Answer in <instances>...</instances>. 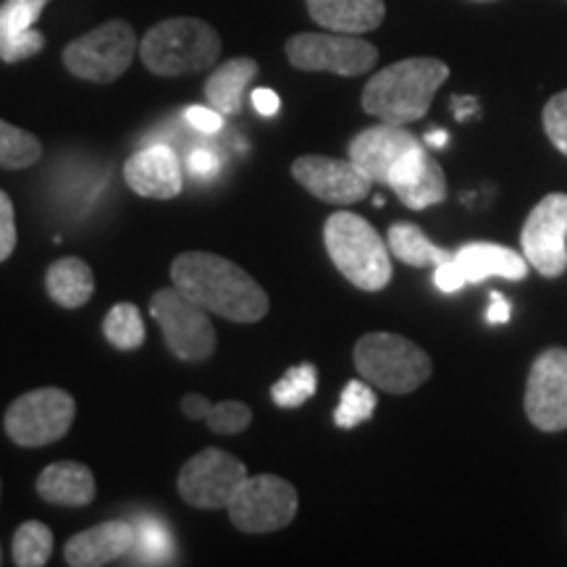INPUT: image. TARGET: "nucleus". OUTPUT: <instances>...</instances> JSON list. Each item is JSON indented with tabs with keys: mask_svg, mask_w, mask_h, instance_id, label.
Here are the masks:
<instances>
[{
	"mask_svg": "<svg viewBox=\"0 0 567 567\" xmlns=\"http://www.w3.org/2000/svg\"><path fill=\"white\" fill-rule=\"evenodd\" d=\"M137 542H134L132 555L137 565H174L176 563V544L172 530L163 520L153 515H142L134 520Z\"/></svg>",
	"mask_w": 567,
	"mask_h": 567,
	"instance_id": "25",
	"label": "nucleus"
},
{
	"mask_svg": "<svg viewBox=\"0 0 567 567\" xmlns=\"http://www.w3.org/2000/svg\"><path fill=\"white\" fill-rule=\"evenodd\" d=\"M297 488L279 476H247L226 507L231 523L245 534H271L287 528L297 515Z\"/></svg>",
	"mask_w": 567,
	"mask_h": 567,
	"instance_id": "10",
	"label": "nucleus"
},
{
	"mask_svg": "<svg viewBox=\"0 0 567 567\" xmlns=\"http://www.w3.org/2000/svg\"><path fill=\"white\" fill-rule=\"evenodd\" d=\"M417 145H421V140L405 126L381 122L354 134L350 142V161L373 184H386L400 158H405Z\"/></svg>",
	"mask_w": 567,
	"mask_h": 567,
	"instance_id": "15",
	"label": "nucleus"
},
{
	"mask_svg": "<svg viewBox=\"0 0 567 567\" xmlns=\"http://www.w3.org/2000/svg\"><path fill=\"white\" fill-rule=\"evenodd\" d=\"M323 243L339 274L363 292H381L392 281V252L371 221L339 210L326 218Z\"/></svg>",
	"mask_w": 567,
	"mask_h": 567,
	"instance_id": "3",
	"label": "nucleus"
},
{
	"mask_svg": "<svg viewBox=\"0 0 567 567\" xmlns=\"http://www.w3.org/2000/svg\"><path fill=\"white\" fill-rule=\"evenodd\" d=\"M124 182L140 197L151 200H174L184 189L182 161L174 147L155 142L142 147L124 163Z\"/></svg>",
	"mask_w": 567,
	"mask_h": 567,
	"instance_id": "16",
	"label": "nucleus"
},
{
	"mask_svg": "<svg viewBox=\"0 0 567 567\" xmlns=\"http://www.w3.org/2000/svg\"><path fill=\"white\" fill-rule=\"evenodd\" d=\"M452 105H455L457 118H467V116H473V113L478 111V103L473 101V97H457V101Z\"/></svg>",
	"mask_w": 567,
	"mask_h": 567,
	"instance_id": "41",
	"label": "nucleus"
},
{
	"mask_svg": "<svg viewBox=\"0 0 567 567\" xmlns=\"http://www.w3.org/2000/svg\"><path fill=\"white\" fill-rule=\"evenodd\" d=\"M53 530L40 520H27L21 523L13 534L11 555L13 565L19 567H42L48 565V559L53 555Z\"/></svg>",
	"mask_w": 567,
	"mask_h": 567,
	"instance_id": "26",
	"label": "nucleus"
},
{
	"mask_svg": "<svg viewBox=\"0 0 567 567\" xmlns=\"http://www.w3.org/2000/svg\"><path fill=\"white\" fill-rule=\"evenodd\" d=\"M172 281L184 297L226 321L258 323L271 310L266 289L221 255L182 252L172 264Z\"/></svg>",
	"mask_w": 567,
	"mask_h": 567,
	"instance_id": "1",
	"label": "nucleus"
},
{
	"mask_svg": "<svg viewBox=\"0 0 567 567\" xmlns=\"http://www.w3.org/2000/svg\"><path fill=\"white\" fill-rule=\"evenodd\" d=\"M184 118H187V124L197 132L218 134L224 130V118L226 116L213 109V105H189V109L184 111Z\"/></svg>",
	"mask_w": 567,
	"mask_h": 567,
	"instance_id": "36",
	"label": "nucleus"
},
{
	"mask_svg": "<svg viewBox=\"0 0 567 567\" xmlns=\"http://www.w3.org/2000/svg\"><path fill=\"white\" fill-rule=\"evenodd\" d=\"M51 0H3L0 3V61L19 63L45 51L38 21Z\"/></svg>",
	"mask_w": 567,
	"mask_h": 567,
	"instance_id": "17",
	"label": "nucleus"
},
{
	"mask_svg": "<svg viewBox=\"0 0 567 567\" xmlns=\"http://www.w3.org/2000/svg\"><path fill=\"white\" fill-rule=\"evenodd\" d=\"M318 389V371L313 363H300L295 368H289L287 373L281 375L279 381L271 386V400L274 405H279L284 410L300 408L310 396L316 394Z\"/></svg>",
	"mask_w": 567,
	"mask_h": 567,
	"instance_id": "30",
	"label": "nucleus"
},
{
	"mask_svg": "<svg viewBox=\"0 0 567 567\" xmlns=\"http://www.w3.org/2000/svg\"><path fill=\"white\" fill-rule=\"evenodd\" d=\"M151 316L174 358L184 363H203L216 352V329L208 310L184 297L176 287L161 289L151 300Z\"/></svg>",
	"mask_w": 567,
	"mask_h": 567,
	"instance_id": "7",
	"label": "nucleus"
},
{
	"mask_svg": "<svg viewBox=\"0 0 567 567\" xmlns=\"http://www.w3.org/2000/svg\"><path fill=\"white\" fill-rule=\"evenodd\" d=\"M375 405H379V400H375V392L365 379L350 381V384L342 389V400H339L334 423L339 429H354V425L371 421Z\"/></svg>",
	"mask_w": 567,
	"mask_h": 567,
	"instance_id": "31",
	"label": "nucleus"
},
{
	"mask_svg": "<svg viewBox=\"0 0 567 567\" xmlns=\"http://www.w3.org/2000/svg\"><path fill=\"white\" fill-rule=\"evenodd\" d=\"M354 368L368 384L389 394H410L425 384L434 363L421 347L400 334L375 331L354 344Z\"/></svg>",
	"mask_w": 567,
	"mask_h": 567,
	"instance_id": "5",
	"label": "nucleus"
},
{
	"mask_svg": "<svg viewBox=\"0 0 567 567\" xmlns=\"http://www.w3.org/2000/svg\"><path fill=\"white\" fill-rule=\"evenodd\" d=\"M542 122H544V132H547V137L551 140V145H555L557 151L567 158V90L551 95V101L544 105Z\"/></svg>",
	"mask_w": 567,
	"mask_h": 567,
	"instance_id": "33",
	"label": "nucleus"
},
{
	"mask_svg": "<svg viewBox=\"0 0 567 567\" xmlns=\"http://www.w3.org/2000/svg\"><path fill=\"white\" fill-rule=\"evenodd\" d=\"M245 478L247 467L243 460L216 450V446H208L182 465L176 488L189 507L226 509L239 486L245 484Z\"/></svg>",
	"mask_w": 567,
	"mask_h": 567,
	"instance_id": "11",
	"label": "nucleus"
},
{
	"mask_svg": "<svg viewBox=\"0 0 567 567\" xmlns=\"http://www.w3.org/2000/svg\"><path fill=\"white\" fill-rule=\"evenodd\" d=\"M292 176L302 189L331 205H352L371 195L373 182L352 161L329 155H300L292 163Z\"/></svg>",
	"mask_w": 567,
	"mask_h": 567,
	"instance_id": "14",
	"label": "nucleus"
},
{
	"mask_svg": "<svg viewBox=\"0 0 567 567\" xmlns=\"http://www.w3.org/2000/svg\"><path fill=\"white\" fill-rule=\"evenodd\" d=\"M455 264L465 284L484 281L488 276H502L509 281H523L528 276V260L502 245L471 243L455 252Z\"/></svg>",
	"mask_w": 567,
	"mask_h": 567,
	"instance_id": "19",
	"label": "nucleus"
},
{
	"mask_svg": "<svg viewBox=\"0 0 567 567\" xmlns=\"http://www.w3.org/2000/svg\"><path fill=\"white\" fill-rule=\"evenodd\" d=\"M386 245H389V252H392L396 260H402V264L413 268H425V266L436 268L446 264V260H452V252L431 243V239L423 234L421 226L415 224H394L392 229H389Z\"/></svg>",
	"mask_w": 567,
	"mask_h": 567,
	"instance_id": "24",
	"label": "nucleus"
},
{
	"mask_svg": "<svg viewBox=\"0 0 567 567\" xmlns=\"http://www.w3.org/2000/svg\"><path fill=\"white\" fill-rule=\"evenodd\" d=\"M95 476L87 465L74 460L48 465L38 478V494L48 505L59 507H87L95 499Z\"/></svg>",
	"mask_w": 567,
	"mask_h": 567,
	"instance_id": "21",
	"label": "nucleus"
},
{
	"mask_svg": "<svg viewBox=\"0 0 567 567\" xmlns=\"http://www.w3.org/2000/svg\"><path fill=\"white\" fill-rule=\"evenodd\" d=\"M434 281H436V287L442 289V292H457V289L465 287L463 274H460V268L455 264V255H452V260H446V264L436 266Z\"/></svg>",
	"mask_w": 567,
	"mask_h": 567,
	"instance_id": "37",
	"label": "nucleus"
},
{
	"mask_svg": "<svg viewBox=\"0 0 567 567\" xmlns=\"http://www.w3.org/2000/svg\"><path fill=\"white\" fill-rule=\"evenodd\" d=\"M42 158V145L34 134L19 130L0 118V168L19 172L30 168Z\"/></svg>",
	"mask_w": 567,
	"mask_h": 567,
	"instance_id": "27",
	"label": "nucleus"
},
{
	"mask_svg": "<svg viewBox=\"0 0 567 567\" xmlns=\"http://www.w3.org/2000/svg\"><path fill=\"white\" fill-rule=\"evenodd\" d=\"M471 3H488V0H471Z\"/></svg>",
	"mask_w": 567,
	"mask_h": 567,
	"instance_id": "43",
	"label": "nucleus"
},
{
	"mask_svg": "<svg viewBox=\"0 0 567 567\" xmlns=\"http://www.w3.org/2000/svg\"><path fill=\"white\" fill-rule=\"evenodd\" d=\"M252 105H255V111L260 113V116H276V113H279V109H281V101H279V95H276L274 90L260 87V90L252 92Z\"/></svg>",
	"mask_w": 567,
	"mask_h": 567,
	"instance_id": "38",
	"label": "nucleus"
},
{
	"mask_svg": "<svg viewBox=\"0 0 567 567\" xmlns=\"http://www.w3.org/2000/svg\"><path fill=\"white\" fill-rule=\"evenodd\" d=\"M394 195L400 197L402 205H408L410 210H425L431 208V205H439L446 197L444 168L439 166L436 158H431L429 166H425L408 187H402L400 193Z\"/></svg>",
	"mask_w": 567,
	"mask_h": 567,
	"instance_id": "29",
	"label": "nucleus"
},
{
	"mask_svg": "<svg viewBox=\"0 0 567 567\" xmlns=\"http://www.w3.org/2000/svg\"><path fill=\"white\" fill-rule=\"evenodd\" d=\"M492 305H488L486 310V321L488 323H507L509 321V313H513V308H509V302L502 297L499 292H492Z\"/></svg>",
	"mask_w": 567,
	"mask_h": 567,
	"instance_id": "40",
	"label": "nucleus"
},
{
	"mask_svg": "<svg viewBox=\"0 0 567 567\" xmlns=\"http://www.w3.org/2000/svg\"><path fill=\"white\" fill-rule=\"evenodd\" d=\"M287 59L300 71H329L337 76L368 74L379 51L358 34L302 32L287 40Z\"/></svg>",
	"mask_w": 567,
	"mask_h": 567,
	"instance_id": "9",
	"label": "nucleus"
},
{
	"mask_svg": "<svg viewBox=\"0 0 567 567\" xmlns=\"http://www.w3.org/2000/svg\"><path fill=\"white\" fill-rule=\"evenodd\" d=\"M255 76H258V61L239 55V59L226 61L218 66L205 82V97L224 116H239L243 113L245 92L250 87Z\"/></svg>",
	"mask_w": 567,
	"mask_h": 567,
	"instance_id": "22",
	"label": "nucleus"
},
{
	"mask_svg": "<svg viewBox=\"0 0 567 567\" xmlns=\"http://www.w3.org/2000/svg\"><path fill=\"white\" fill-rule=\"evenodd\" d=\"M0 565H3V549H0Z\"/></svg>",
	"mask_w": 567,
	"mask_h": 567,
	"instance_id": "44",
	"label": "nucleus"
},
{
	"mask_svg": "<svg viewBox=\"0 0 567 567\" xmlns=\"http://www.w3.org/2000/svg\"><path fill=\"white\" fill-rule=\"evenodd\" d=\"M76 417L74 396L45 386L21 394L6 410V434L19 446H48L69 434Z\"/></svg>",
	"mask_w": 567,
	"mask_h": 567,
	"instance_id": "8",
	"label": "nucleus"
},
{
	"mask_svg": "<svg viewBox=\"0 0 567 567\" xmlns=\"http://www.w3.org/2000/svg\"><path fill=\"white\" fill-rule=\"evenodd\" d=\"M187 166H189V172H193L195 179L213 182V179H218V174H221L224 163L216 153L208 151V147H197V151L189 153Z\"/></svg>",
	"mask_w": 567,
	"mask_h": 567,
	"instance_id": "35",
	"label": "nucleus"
},
{
	"mask_svg": "<svg viewBox=\"0 0 567 567\" xmlns=\"http://www.w3.org/2000/svg\"><path fill=\"white\" fill-rule=\"evenodd\" d=\"M45 289L55 305L76 310L95 292V276L82 258H59L48 268Z\"/></svg>",
	"mask_w": 567,
	"mask_h": 567,
	"instance_id": "23",
	"label": "nucleus"
},
{
	"mask_svg": "<svg viewBox=\"0 0 567 567\" xmlns=\"http://www.w3.org/2000/svg\"><path fill=\"white\" fill-rule=\"evenodd\" d=\"M103 334L116 350H137L145 342V323L140 308L132 302H118L103 318Z\"/></svg>",
	"mask_w": 567,
	"mask_h": 567,
	"instance_id": "28",
	"label": "nucleus"
},
{
	"mask_svg": "<svg viewBox=\"0 0 567 567\" xmlns=\"http://www.w3.org/2000/svg\"><path fill=\"white\" fill-rule=\"evenodd\" d=\"M528 266L547 279L567 271V195L555 193L538 200L520 231Z\"/></svg>",
	"mask_w": 567,
	"mask_h": 567,
	"instance_id": "12",
	"label": "nucleus"
},
{
	"mask_svg": "<svg viewBox=\"0 0 567 567\" xmlns=\"http://www.w3.org/2000/svg\"><path fill=\"white\" fill-rule=\"evenodd\" d=\"M316 24L329 32L363 34L381 27L386 17L384 0H305Z\"/></svg>",
	"mask_w": 567,
	"mask_h": 567,
	"instance_id": "20",
	"label": "nucleus"
},
{
	"mask_svg": "<svg viewBox=\"0 0 567 567\" xmlns=\"http://www.w3.org/2000/svg\"><path fill=\"white\" fill-rule=\"evenodd\" d=\"M431 147H444L446 145V132L444 130H436V132H429V137H425Z\"/></svg>",
	"mask_w": 567,
	"mask_h": 567,
	"instance_id": "42",
	"label": "nucleus"
},
{
	"mask_svg": "<svg viewBox=\"0 0 567 567\" xmlns=\"http://www.w3.org/2000/svg\"><path fill=\"white\" fill-rule=\"evenodd\" d=\"M450 66L439 59H408L375 71L363 90V111L386 124H413L429 113Z\"/></svg>",
	"mask_w": 567,
	"mask_h": 567,
	"instance_id": "2",
	"label": "nucleus"
},
{
	"mask_svg": "<svg viewBox=\"0 0 567 567\" xmlns=\"http://www.w3.org/2000/svg\"><path fill=\"white\" fill-rule=\"evenodd\" d=\"M221 38L203 19H166L140 42V59L155 76H184L216 66Z\"/></svg>",
	"mask_w": 567,
	"mask_h": 567,
	"instance_id": "4",
	"label": "nucleus"
},
{
	"mask_svg": "<svg viewBox=\"0 0 567 567\" xmlns=\"http://www.w3.org/2000/svg\"><path fill=\"white\" fill-rule=\"evenodd\" d=\"M210 405L213 402L205 400L203 394H184L182 396V413L187 417H193V421H205Z\"/></svg>",
	"mask_w": 567,
	"mask_h": 567,
	"instance_id": "39",
	"label": "nucleus"
},
{
	"mask_svg": "<svg viewBox=\"0 0 567 567\" xmlns=\"http://www.w3.org/2000/svg\"><path fill=\"white\" fill-rule=\"evenodd\" d=\"M137 51V34H134L130 21L113 19L69 42L63 48V66L76 80L109 84L126 74Z\"/></svg>",
	"mask_w": 567,
	"mask_h": 567,
	"instance_id": "6",
	"label": "nucleus"
},
{
	"mask_svg": "<svg viewBox=\"0 0 567 567\" xmlns=\"http://www.w3.org/2000/svg\"><path fill=\"white\" fill-rule=\"evenodd\" d=\"M205 423H208V429L213 434H239V431H245L247 425L252 423V410L245 405V402H234V400H226V402H216V405H210L208 415H205Z\"/></svg>",
	"mask_w": 567,
	"mask_h": 567,
	"instance_id": "32",
	"label": "nucleus"
},
{
	"mask_svg": "<svg viewBox=\"0 0 567 567\" xmlns=\"http://www.w3.org/2000/svg\"><path fill=\"white\" fill-rule=\"evenodd\" d=\"M137 542V530L130 520H105L101 526L71 536L63 557L71 567H103L130 557Z\"/></svg>",
	"mask_w": 567,
	"mask_h": 567,
	"instance_id": "18",
	"label": "nucleus"
},
{
	"mask_svg": "<svg viewBox=\"0 0 567 567\" xmlns=\"http://www.w3.org/2000/svg\"><path fill=\"white\" fill-rule=\"evenodd\" d=\"M526 415L538 431L567 429V350L551 347L534 360L526 384Z\"/></svg>",
	"mask_w": 567,
	"mask_h": 567,
	"instance_id": "13",
	"label": "nucleus"
},
{
	"mask_svg": "<svg viewBox=\"0 0 567 567\" xmlns=\"http://www.w3.org/2000/svg\"><path fill=\"white\" fill-rule=\"evenodd\" d=\"M17 250V210L11 197L0 189V264Z\"/></svg>",
	"mask_w": 567,
	"mask_h": 567,
	"instance_id": "34",
	"label": "nucleus"
}]
</instances>
